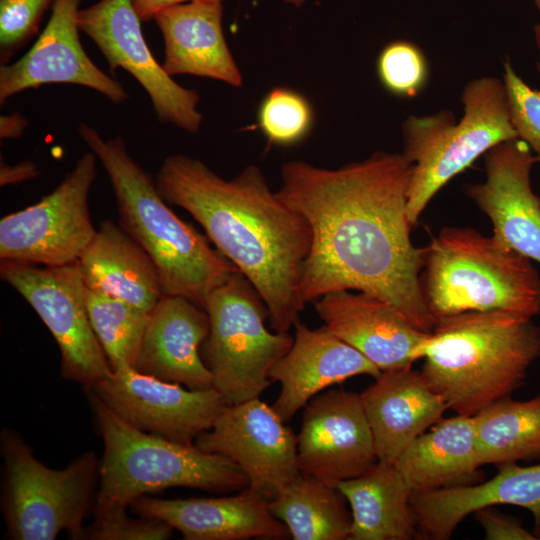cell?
<instances>
[{
    "instance_id": "obj_22",
    "label": "cell",
    "mask_w": 540,
    "mask_h": 540,
    "mask_svg": "<svg viewBox=\"0 0 540 540\" xmlns=\"http://www.w3.org/2000/svg\"><path fill=\"white\" fill-rule=\"evenodd\" d=\"M360 399L377 459L391 464L448 410L421 371L411 367L382 371L360 394Z\"/></svg>"
},
{
    "instance_id": "obj_7",
    "label": "cell",
    "mask_w": 540,
    "mask_h": 540,
    "mask_svg": "<svg viewBox=\"0 0 540 540\" xmlns=\"http://www.w3.org/2000/svg\"><path fill=\"white\" fill-rule=\"evenodd\" d=\"M463 115L449 110L408 116L402 123L403 155L413 163L407 217L418 221L434 195L496 145L518 138L503 81L485 76L468 82L461 94Z\"/></svg>"
},
{
    "instance_id": "obj_16",
    "label": "cell",
    "mask_w": 540,
    "mask_h": 540,
    "mask_svg": "<svg viewBox=\"0 0 540 540\" xmlns=\"http://www.w3.org/2000/svg\"><path fill=\"white\" fill-rule=\"evenodd\" d=\"M80 0H54L52 13L30 50L0 68V102L27 89L47 84H72L92 89L113 103L129 98L123 86L89 58L79 38Z\"/></svg>"
},
{
    "instance_id": "obj_34",
    "label": "cell",
    "mask_w": 540,
    "mask_h": 540,
    "mask_svg": "<svg viewBox=\"0 0 540 540\" xmlns=\"http://www.w3.org/2000/svg\"><path fill=\"white\" fill-rule=\"evenodd\" d=\"M54 0H0V59L12 55L38 30L42 15Z\"/></svg>"
},
{
    "instance_id": "obj_9",
    "label": "cell",
    "mask_w": 540,
    "mask_h": 540,
    "mask_svg": "<svg viewBox=\"0 0 540 540\" xmlns=\"http://www.w3.org/2000/svg\"><path fill=\"white\" fill-rule=\"evenodd\" d=\"M204 309L210 330L201 355L213 387L228 404L259 398L272 383L271 369L294 338L288 332L267 329V308L240 271L210 292Z\"/></svg>"
},
{
    "instance_id": "obj_24",
    "label": "cell",
    "mask_w": 540,
    "mask_h": 540,
    "mask_svg": "<svg viewBox=\"0 0 540 540\" xmlns=\"http://www.w3.org/2000/svg\"><path fill=\"white\" fill-rule=\"evenodd\" d=\"M153 20L164 41L162 66L168 75L209 78L233 87L243 84L224 36L221 1L178 4L161 10Z\"/></svg>"
},
{
    "instance_id": "obj_26",
    "label": "cell",
    "mask_w": 540,
    "mask_h": 540,
    "mask_svg": "<svg viewBox=\"0 0 540 540\" xmlns=\"http://www.w3.org/2000/svg\"><path fill=\"white\" fill-rule=\"evenodd\" d=\"M394 465L413 493L468 484L482 466L474 417L442 418L413 440Z\"/></svg>"
},
{
    "instance_id": "obj_33",
    "label": "cell",
    "mask_w": 540,
    "mask_h": 540,
    "mask_svg": "<svg viewBox=\"0 0 540 540\" xmlns=\"http://www.w3.org/2000/svg\"><path fill=\"white\" fill-rule=\"evenodd\" d=\"M502 64L512 124L518 138L528 144L540 163V90L523 80L509 58Z\"/></svg>"
},
{
    "instance_id": "obj_14",
    "label": "cell",
    "mask_w": 540,
    "mask_h": 540,
    "mask_svg": "<svg viewBox=\"0 0 540 540\" xmlns=\"http://www.w3.org/2000/svg\"><path fill=\"white\" fill-rule=\"evenodd\" d=\"M86 390L130 425L183 444H194L228 405L214 387L184 389L131 366L113 370Z\"/></svg>"
},
{
    "instance_id": "obj_36",
    "label": "cell",
    "mask_w": 540,
    "mask_h": 540,
    "mask_svg": "<svg viewBox=\"0 0 540 540\" xmlns=\"http://www.w3.org/2000/svg\"><path fill=\"white\" fill-rule=\"evenodd\" d=\"M487 540H537L517 519L489 511V508L474 513Z\"/></svg>"
},
{
    "instance_id": "obj_2",
    "label": "cell",
    "mask_w": 540,
    "mask_h": 540,
    "mask_svg": "<svg viewBox=\"0 0 540 540\" xmlns=\"http://www.w3.org/2000/svg\"><path fill=\"white\" fill-rule=\"evenodd\" d=\"M155 183L250 281L272 328L288 332L306 304L300 284L312 241L307 220L271 190L255 165L224 179L201 160L174 154L163 160Z\"/></svg>"
},
{
    "instance_id": "obj_37",
    "label": "cell",
    "mask_w": 540,
    "mask_h": 540,
    "mask_svg": "<svg viewBox=\"0 0 540 540\" xmlns=\"http://www.w3.org/2000/svg\"><path fill=\"white\" fill-rule=\"evenodd\" d=\"M39 174L38 165L31 160H24L12 165L1 161L0 185L3 187L26 182L36 178Z\"/></svg>"
},
{
    "instance_id": "obj_15",
    "label": "cell",
    "mask_w": 540,
    "mask_h": 540,
    "mask_svg": "<svg viewBox=\"0 0 540 540\" xmlns=\"http://www.w3.org/2000/svg\"><path fill=\"white\" fill-rule=\"evenodd\" d=\"M297 459L301 474L331 486L365 473L378 461L360 394L331 389L304 406Z\"/></svg>"
},
{
    "instance_id": "obj_11",
    "label": "cell",
    "mask_w": 540,
    "mask_h": 540,
    "mask_svg": "<svg viewBox=\"0 0 540 540\" xmlns=\"http://www.w3.org/2000/svg\"><path fill=\"white\" fill-rule=\"evenodd\" d=\"M1 279L14 288L49 329L60 350L64 379L89 387L113 369L93 331L78 261L41 266L1 260Z\"/></svg>"
},
{
    "instance_id": "obj_10",
    "label": "cell",
    "mask_w": 540,
    "mask_h": 540,
    "mask_svg": "<svg viewBox=\"0 0 540 540\" xmlns=\"http://www.w3.org/2000/svg\"><path fill=\"white\" fill-rule=\"evenodd\" d=\"M97 160L93 152L84 153L52 192L1 218V260L41 266L79 260L97 231L88 205Z\"/></svg>"
},
{
    "instance_id": "obj_43",
    "label": "cell",
    "mask_w": 540,
    "mask_h": 540,
    "mask_svg": "<svg viewBox=\"0 0 540 540\" xmlns=\"http://www.w3.org/2000/svg\"><path fill=\"white\" fill-rule=\"evenodd\" d=\"M539 199H540V194H539Z\"/></svg>"
},
{
    "instance_id": "obj_41",
    "label": "cell",
    "mask_w": 540,
    "mask_h": 540,
    "mask_svg": "<svg viewBox=\"0 0 540 540\" xmlns=\"http://www.w3.org/2000/svg\"><path fill=\"white\" fill-rule=\"evenodd\" d=\"M282 1L294 7L300 8L305 3L306 0H282Z\"/></svg>"
},
{
    "instance_id": "obj_13",
    "label": "cell",
    "mask_w": 540,
    "mask_h": 540,
    "mask_svg": "<svg viewBox=\"0 0 540 540\" xmlns=\"http://www.w3.org/2000/svg\"><path fill=\"white\" fill-rule=\"evenodd\" d=\"M194 444L230 459L246 475L249 488L268 502L301 475L297 435L260 398L226 405Z\"/></svg>"
},
{
    "instance_id": "obj_21",
    "label": "cell",
    "mask_w": 540,
    "mask_h": 540,
    "mask_svg": "<svg viewBox=\"0 0 540 540\" xmlns=\"http://www.w3.org/2000/svg\"><path fill=\"white\" fill-rule=\"evenodd\" d=\"M209 330L204 308L182 296L163 295L149 313L133 368L190 389L211 388L213 377L201 355Z\"/></svg>"
},
{
    "instance_id": "obj_30",
    "label": "cell",
    "mask_w": 540,
    "mask_h": 540,
    "mask_svg": "<svg viewBox=\"0 0 540 540\" xmlns=\"http://www.w3.org/2000/svg\"><path fill=\"white\" fill-rule=\"evenodd\" d=\"M85 302L93 331L112 369L134 367L150 312L87 288Z\"/></svg>"
},
{
    "instance_id": "obj_5",
    "label": "cell",
    "mask_w": 540,
    "mask_h": 540,
    "mask_svg": "<svg viewBox=\"0 0 540 540\" xmlns=\"http://www.w3.org/2000/svg\"><path fill=\"white\" fill-rule=\"evenodd\" d=\"M87 394L104 445L95 518L126 512L136 498L168 488L227 492L249 487L230 459L142 431Z\"/></svg>"
},
{
    "instance_id": "obj_8",
    "label": "cell",
    "mask_w": 540,
    "mask_h": 540,
    "mask_svg": "<svg viewBox=\"0 0 540 540\" xmlns=\"http://www.w3.org/2000/svg\"><path fill=\"white\" fill-rule=\"evenodd\" d=\"M4 464L2 512L12 540H54L62 531L84 536V521L94 511L99 462L85 452L63 469L41 463L15 430L0 433Z\"/></svg>"
},
{
    "instance_id": "obj_1",
    "label": "cell",
    "mask_w": 540,
    "mask_h": 540,
    "mask_svg": "<svg viewBox=\"0 0 540 540\" xmlns=\"http://www.w3.org/2000/svg\"><path fill=\"white\" fill-rule=\"evenodd\" d=\"M403 154L377 151L337 169L293 160L281 169L280 199L308 222L312 241L300 290L305 303L356 290L394 306L431 332L436 318L422 292L423 248L410 239Z\"/></svg>"
},
{
    "instance_id": "obj_23",
    "label": "cell",
    "mask_w": 540,
    "mask_h": 540,
    "mask_svg": "<svg viewBox=\"0 0 540 540\" xmlns=\"http://www.w3.org/2000/svg\"><path fill=\"white\" fill-rule=\"evenodd\" d=\"M498 473L479 484L444 487L413 493L411 503L419 535L446 540L470 514L496 505L528 510L540 520V464L498 466Z\"/></svg>"
},
{
    "instance_id": "obj_12",
    "label": "cell",
    "mask_w": 540,
    "mask_h": 540,
    "mask_svg": "<svg viewBox=\"0 0 540 540\" xmlns=\"http://www.w3.org/2000/svg\"><path fill=\"white\" fill-rule=\"evenodd\" d=\"M141 19L131 0H100L80 9L78 25L98 47L112 71L130 73L149 96L158 120L197 133L203 115L197 91L167 74L144 38Z\"/></svg>"
},
{
    "instance_id": "obj_39",
    "label": "cell",
    "mask_w": 540,
    "mask_h": 540,
    "mask_svg": "<svg viewBox=\"0 0 540 540\" xmlns=\"http://www.w3.org/2000/svg\"><path fill=\"white\" fill-rule=\"evenodd\" d=\"M28 127V120L20 113L14 112L0 117V138L2 140L18 139Z\"/></svg>"
},
{
    "instance_id": "obj_4",
    "label": "cell",
    "mask_w": 540,
    "mask_h": 540,
    "mask_svg": "<svg viewBox=\"0 0 540 540\" xmlns=\"http://www.w3.org/2000/svg\"><path fill=\"white\" fill-rule=\"evenodd\" d=\"M78 133L109 177L119 224L152 259L164 295L182 296L204 308L210 292L237 267L168 207L123 138H104L86 123L78 125Z\"/></svg>"
},
{
    "instance_id": "obj_28",
    "label": "cell",
    "mask_w": 540,
    "mask_h": 540,
    "mask_svg": "<svg viewBox=\"0 0 540 540\" xmlns=\"http://www.w3.org/2000/svg\"><path fill=\"white\" fill-rule=\"evenodd\" d=\"M481 465L540 459V394L501 399L473 415Z\"/></svg>"
},
{
    "instance_id": "obj_32",
    "label": "cell",
    "mask_w": 540,
    "mask_h": 540,
    "mask_svg": "<svg viewBox=\"0 0 540 540\" xmlns=\"http://www.w3.org/2000/svg\"><path fill=\"white\" fill-rule=\"evenodd\" d=\"M376 72L386 91L397 97L414 98L428 82L429 64L417 44L408 40H395L380 51Z\"/></svg>"
},
{
    "instance_id": "obj_3",
    "label": "cell",
    "mask_w": 540,
    "mask_h": 540,
    "mask_svg": "<svg viewBox=\"0 0 540 540\" xmlns=\"http://www.w3.org/2000/svg\"><path fill=\"white\" fill-rule=\"evenodd\" d=\"M422 358L421 373L447 408L473 416L524 383L540 358V327L505 311L439 317Z\"/></svg>"
},
{
    "instance_id": "obj_42",
    "label": "cell",
    "mask_w": 540,
    "mask_h": 540,
    "mask_svg": "<svg viewBox=\"0 0 540 540\" xmlns=\"http://www.w3.org/2000/svg\"><path fill=\"white\" fill-rule=\"evenodd\" d=\"M536 537V539L540 540V520L534 524V529L532 531Z\"/></svg>"
},
{
    "instance_id": "obj_35",
    "label": "cell",
    "mask_w": 540,
    "mask_h": 540,
    "mask_svg": "<svg viewBox=\"0 0 540 540\" xmlns=\"http://www.w3.org/2000/svg\"><path fill=\"white\" fill-rule=\"evenodd\" d=\"M173 528L166 522L139 516L130 517L127 512L94 518L85 527L83 539L90 540H165Z\"/></svg>"
},
{
    "instance_id": "obj_40",
    "label": "cell",
    "mask_w": 540,
    "mask_h": 540,
    "mask_svg": "<svg viewBox=\"0 0 540 540\" xmlns=\"http://www.w3.org/2000/svg\"><path fill=\"white\" fill-rule=\"evenodd\" d=\"M532 2L534 3L540 15V0H532ZM533 31H534L535 43L539 52V60L537 61V70L540 73V22L534 26Z\"/></svg>"
},
{
    "instance_id": "obj_19",
    "label": "cell",
    "mask_w": 540,
    "mask_h": 540,
    "mask_svg": "<svg viewBox=\"0 0 540 540\" xmlns=\"http://www.w3.org/2000/svg\"><path fill=\"white\" fill-rule=\"evenodd\" d=\"M294 327L291 348L269 374L272 382L281 385L272 408L285 423L328 387L359 375L376 378L381 374L375 364L324 326L310 329L298 320Z\"/></svg>"
},
{
    "instance_id": "obj_20",
    "label": "cell",
    "mask_w": 540,
    "mask_h": 540,
    "mask_svg": "<svg viewBox=\"0 0 540 540\" xmlns=\"http://www.w3.org/2000/svg\"><path fill=\"white\" fill-rule=\"evenodd\" d=\"M136 515L157 519L187 540L284 538L287 527L270 511L268 500L247 487L235 496L160 499L142 495L129 507Z\"/></svg>"
},
{
    "instance_id": "obj_38",
    "label": "cell",
    "mask_w": 540,
    "mask_h": 540,
    "mask_svg": "<svg viewBox=\"0 0 540 540\" xmlns=\"http://www.w3.org/2000/svg\"><path fill=\"white\" fill-rule=\"evenodd\" d=\"M190 1L196 0H131V3L142 21H150L163 9ZM207 1L222 2V0Z\"/></svg>"
},
{
    "instance_id": "obj_31",
    "label": "cell",
    "mask_w": 540,
    "mask_h": 540,
    "mask_svg": "<svg viewBox=\"0 0 540 540\" xmlns=\"http://www.w3.org/2000/svg\"><path fill=\"white\" fill-rule=\"evenodd\" d=\"M315 121L308 98L288 87L276 86L261 100L256 126L269 144L291 146L304 140Z\"/></svg>"
},
{
    "instance_id": "obj_25",
    "label": "cell",
    "mask_w": 540,
    "mask_h": 540,
    "mask_svg": "<svg viewBox=\"0 0 540 540\" xmlns=\"http://www.w3.org/2000/svg\"><path fill=\"white\" fill-rule=\"evenodd\" d=\"M78 263L87 289L123 300L146 312L164 295L150 256L112 220L101 222Z\"/></svg>"
},
{
    "instance_id": "obj_29",
    "label": "cell",
    "mask_w": 540,
    "mask_h": 540,
    "mask_svg": "<svg viewBox=\"0 0 540 540\" xmlns=\"http://www.w3.org/2000/svg\"><path fill=\"white\" fill-rule=\"evenodd\" d=\"M345 502L336 486L301 474L268 504L294 540H346L351 514Z\"/></svg>"
},
{
    "instance_id": "obj_27",
    "label": "cell",
    "mask_w": 540,
    "mask_h": 540,
    "mask_svg": "<svg viewBox=\"0 0 540 540\" xmlns=\"http://www.w3.org/2000/svg\"><path fill=\"white\" fill-rule=\"evenodd\" d=\"M336 487L351 508L349 540H409L419 535L413 492L394 464L377 461Z\"/></svg>"
},
{
    "instance_id": "obj_17",
    "label": "cell",
    "mask_w": 540,
    "mask_h": 540,
    "mask_svg": "<svg viewBox=\"0 0 540 540\" xmlns=\"http://www.w3.org/2000/svg\"><path fill=\"white\" fill-rule=\"evenodd\" d=\"M535 163L523 140L504 141L484 154L485 180L463 191L488 216L494 236L540 263V199L531 187Z\"/></svg>"
},
{
    "instance_id": "obj_18",
    "label": "cell",
    "mask_w": 540,
    "mask_h": 540,
    "mask_svg": "<svg viewBox=\"0 0 540 540\" xmlns=\"http://www.w3.org/2000/svg\"><path fill=\"white\" fill-rule=\"evenodd\" d=\"M324 327L381 371L412 367L430 332L413 326L394 306L367 293L338 290L314 301Z\"/></svg>"
},
{
    "instance_id": "obj_6",
    "label": "cell",
    "mask_w": 540,
    "mask_h": 540,
    "mask_svg": "<svg viewBox=\"0 0 540 540\" xmlns=\"http://www.w3.org/2000/svg\"><path fill=\"white\" fill-rule=\"evenodd\" d=\"M422 292L437 319L467 311L540 313V276L531 259L496 236L446 227L423 248Z\"/></svg>"
}]
</instances>
